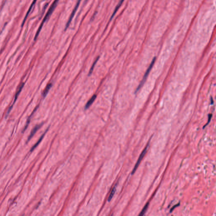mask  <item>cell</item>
<instances>
[{
    "label": "cell",
    "instance_id": "6da1fadb",
    "mask_svg": "<svg viewBox=\"0 0 216 216\" xmlns=\"http://www.w3.org/2000/svg\"><path fill=\"white\" fill-rule=\"evenodd\" d=\"M58 2H59V0H55L54 2L53 3V4L51 5V7H50L48 11L47 12L46 15L45 16L43 20L42 21V23H41V24L40 25V27H39V29H38V30L37 31V33H36V34H35L34 40L35 41L36 40V39H37L38 35H39V33H40V31H41V29H42L44 23L49 19V18H50V17L52 15L53 11H54V10H55L57 5H58Z\"/></svg>",
    "mask_w": 216,
    "mask_h": 216
},
{
    "label": "cell",
    "instance_id": "7a4b0ae2",
    "mask_svg": "<svg viewBox=\"0 0 216 216\" xmlns=\"http://www.w3.org/2000/svg\"><path fill=\"white\" fill-rule=\"evenodd\" d=\"M155 60H156V57H154V58H153V60H152L150 66H149L148 70L146 71L145 74L144 75V77L143 78V80H142L140 84H139V85L138 86V87L137 88L136 90L135 91V93L138 91V90L141 88L142 87L143 85L145 84V82L146 80H147V78H148V75L150 74V71H151V69H152V68L153 67V65H154V62H155Z\"/></svg>",
    "mask_w": 216,
    "mask_h": 216
},
{
    "label": "cell",
    "instance_id": "3957f363",
    "mask_svg": "<svg viewBox=\"0 0 216 216\" xmlns=\"http://www.w3.org/2000/svg\"><path fill=\"white\" fill-rule=\"evenodd\" d=\"M149 144H148V145H147V146H146V148H145L143 151H142V152H141V154L140 155L139 158H138V161L137 162L136 164L135 165L134 168H133V170H132V173H131V174H132H132H134V173H135V172H136L137 169H138V166H139L142 160L143 159L144 156H145V155L146 152H147V150H148V148L149 147Z\"/></svg>",
    "mask_w": 216,
    "mask_h": 216
},
{
    "label": "cell",
    "instance_id": "277c9868",
    "mask_svg": "<svg viewBox=\"0 0 216 216\" xmlns=\"http://www.w3.org/2000/svg\"><path fill=\"white\" fill-rule=\"evenodd\" d=\"M81 0H78V2L76 4V6H75V8H74V10H73L69 18L68 21L67 23L66 26H65V31L67 30V29L68 28L69 26L70 25L71 22L72 20L73 17L75 16V13H76V11H77V9L79 8V6H80V2H81Z\"/></svg>",
    "mask_w": 216,
    "mask_h": 216
},
{
    "label": "cell",
    "instance_id": "5b68a950",
    "mask_svg": "<svg viewBox=\"0 0 216 216\" xmlns=\"http://www.w3.org/2000/svg\"><path fill=\"white\" fill-rule=\"evenodd\" d=\"M42 125L43 123L40 124V125H37V126H35V127H34L33 130H32V131H31V134H30V135H29L27 141L29 142V141L33 137V135H35V133H36V132L38 131V129H39V128L41 127V126H42Z\"/></svg>",
    "mask_w": 216,
    "mask_h": 216
},
{
    "label": "cell",
    "instance_id": "8992f818",
    "mask_svg": "<svg viewBox=\"0 0 216 216\" xmlns=\"http://www.w3.org/2000/svg\"><path fill=\"white\" fill-rule=\"evenodd\" d=\"M49 128H48L47 129V130H46L45 132H44V133L42 135H41V137L40 138H39V140H38V141H37V142L36 143V144H35V145H34V146H33V148H31V151H30V152H32L34 150H35V148H36V147H37L39 145V144L41 142V141L42 140L43 138H44V136H45V135L46 134V133H47V132Z\"/></svg>",
    "mask_w": 216,
    "mask_h": 216
},
{
    "label": "cell",
    "instance_id": "52a82bcc",
    "mask_svg": "<svg viewBox=\"0 0 216 216\" xmlns=\"http://www.w3.org/2000/svg\"><path fill=\"white\" fill-rule=\"evenodd\" d=\"M96 95H94V96H93L89 100L88 102H87V103L86 105H85V109H88V108H89V107H90L92 105L93 103L94 102L95 100H96Z\"/></svg>",
    "mask_w": 216,
    "mask_h": 216
},
{
    "label": "cell",
    "instance_id": "ba28073f",
    "mask_svg": "<svg viewBox=\"0 0 216 216\" xmlns=\"http://www.w3.org/2000/svg\"><path fill=\"white\" fill-rule=\"evenodd\" d=\"M37 1V0H33V3H32V5H31V7H30V8H29V11H28V12H27L26 15V17H25L23 21V22L22 23V27H23V25H24L25 23V22H26V19L27 17H28V16L29 15V14H30V12H31V10H32V8H33V6L35 5V3H36V1Z\"/></svg>",
    "mask_w": 216,
    "mask_h": 216
},
{
    "label": "cell",
    "instance_id": "9c48e42d",
    "mask_svg": "<svg viewBox=\"0 0 216 216\" xmlns=\"http://www.w3.org/2000/svg\"><path fill=\"white\" fill-rule=\"evenodd\" d=\"M124 1H125V0H120V2L119 3V4H118L117 5L115 9H114V11L113 13V14L112 16H111V21L112 20V19L114 17L115 15L117 12L118 10V9H119L120 7L121 6V5H122V4H123V3Z\"/></svg>",
    "mask_w": 216,
    "mask_h": 216
},
{
    "label": "cell",
    "instance_id": "30bf717a",
    "mask_svg": "<svg viewBox=\"0 0 216 216\" xmlns=\"http://www.w3.org/2000/svg\"><path fill=\"white\" fill-rule=\"evenodd\" d=\"M52 87V83H50V84H49L47 85L46 87V88L45 89L42 95L44 98H45V97L46 96L47 94L49 92V90H50V89Z\"/></svg>",
    "mask_w": 216,
    "mask_h": 216
},
{
    "label": "cell",
    "instance_id": "8fae6325",
    "mask_svg": "<svg viewBox=\"0 0 216 216\" xmlns=\"http://www.w3.org/2000/svg\"><path fill=\"white\" fill-rule=\"evenodd\" d=\"M116 185L113 188L112 191H111V193L110 195H109V197H108V202H110V201H111L113 197L114 196L116 191Z\"/></svg>",
    "mask_w": 216,
    "mask_h": 216
},
{
    "label": "cell",
    "instance_id": "7c38bea8",
    "mask_svg": "<svg viewBox=\"0 0 216 216\" xmlns=\"http://www.w3.org/2000/svg\"><path fill=\"white\" fill-rule=\"evenodd\" d=\"M24 83H23L22 84H21L20 87L19 88V89L18 90L17 93L15 95V99H14V103H15L19 95L20 94L21 91L23 89V87L24 85Z\"/></svg>",
    "mask_w": 216,
    "mask_h": 216
},
{
    "label": "cell",
    "instance_id": "4fadbf2b",
    "mask_svg": "<svg viewBox=\"0 0 216 216\" xmlns=\"http://www.w3.org/2000/svg\"><path fill=\"white\" fill-rule=\"evenodd\" d=\"M99 57H97L96 60H95V62H94L92 66V67L91 68L90 71L89 73V76L91 75L93 71L95 65H96V64L98 60H99Z\"/></svg>",
    "mask_w": 216,
    "mask_h": 216
},
{
    "label": "cell",
    "instance_id": "5bb4252c",
    "mask_svg": "<svg viewBox=\"0 0 216 216\" xmlns=\"http://www.w3.org/2000/svg\"><path fill=\"white\" fill-rule=\"evenodd\" d=\"M148 206H149V203H147L146 205H145V207H144L142 211L141 212L140 214L139 215V216H143L145 214L146 211H147V209H148Z\"/></svg>",
    "mask_w": 216,
    "mask_h": 216
},
{
    "label": "cell",
    "instance_id": "9a60e30c",
    "mask_svg": "<svg viewBox=\"0 0 216 216\" xmlns=\"http://www.w3.org/2000/svg\"><path fill=\"white\" fill-rule=\"evenodd\" d=\"M212 117V114H208V122H207V123L205 124V126H204V127H203V129H204V128H205V127H206V126H207V125H208V124L210 122V121H211V120Z\"/></svg>",
    "mask_w": 216,
    "mask_h": 216
},
{
    "label": "cell",
    "instance_id": "2e32d148",
    "mask_svg": "<svg viewBox=\"0 0 216 216\" xmlns=\"http://www.w3.org/2000/svg\"><path fill=\"white\" fill-rule=\"evenodd\" d=\"M179 203H178V204H177V205H174V207L173 208H171V211H170V212H171L172 211H173V210L174 209V208H175L177 207V206H179Z\"/></svg>",
    "mask_w": 216,
    "mask_h": 216
},
{
    "label": "cell",
    "instance_id": "e0dca14e",
    "mask_svg": "<svg viewBox=\"0 0 216 216\" xmlns=\"http://www.w3.org/2000/svg\"><path fill=\"white\" fill-rule=\"evenodd\" d=\"M213 99L212 98H211V105H212V104H213Z\"/></svg>",
    "mask_w": 216,
    "mask_h": 216
},
{
    "label": "cell",
    "instance_id": "ac0fdd59",
    "mask_svg": "<svg viewBox=\"0 0 216 216\" xmlns=\"http://www.w3.org/2000/svg\"><path fill=\"white\" fill-rule=\"evenodd\" d=\"M87 1V0H86V1Z\"/></svg>",
    "mask_w": 216,
    "mask_h": 216
}]
</instances>
